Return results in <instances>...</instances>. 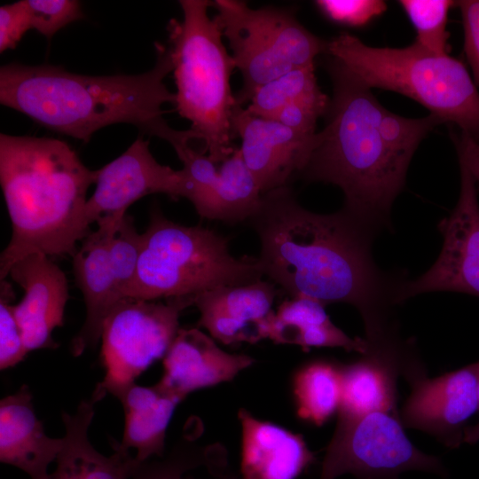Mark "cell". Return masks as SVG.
<instances>
[{"label":"cell","instance_id":"e575fe53","mask_svg":"<svg viewBox=\"0 0 479 479\" xmlns=\"http://www.w3.org/2000/svg\"><path fill=\"white\" fill-rule=\"evenodd\" d=\"M32 28L26 0L0 7V51L14 49L26 32Z\"/></svg>","mask_w":479,"mask_h":479},{"label":"cell","instance_id":"9c48e42d","mask_svg":"<svg viewBox=\"0 0 479 479\" xmlns=\"http://www.w3.org/2000/svg\"><path fill=\"white\" fill-rule=\"evenodd\" d=\"M410 470L447 475L438 457L412 444L398 415L373 412L338 418L319 479H336L345 474L357 479H400L402 473Z\"/></svg>","mask_w":479,"mask_h":479},{"label":"cell","instance_id":"8992f818","mask_svg":"<svg viewBox=\"0 0 479 479\" xmlns=\"http://www.w3.org/2000/svg\"><path fill=\"white\" fill-rule=\"evenodd\" d=\"M183 19L169 20L167 30L177 86L176 109L192 123L216 164L236 147L232 115L237 106L230 79L236 68L222 41V32L208 14L212 2L181 0Z\"/></svg>","mask_w":479,"mask_h":479},{"label":"cell","instance_id":"44dd1931","mask_svg":"<svg viewBox=\"0 0 479 479\" xmlns=\"http://www.w3.org/2000/svg\"><path fill=\"white\" fill-rule=\"evenodd\" d=\"M27 385L0 402V461L25 472L30 479H49L63 438H51L37 419Z\"/></svg>","mask_w":479,"mask_h":479},{"label":"cell","instance_id":"74e56055","mask_svg":"<svg viewBox=\"0 0 479 479\" xmlns=\"http://www.w3.org/2000/svg\"><path fill=\"white\" fill-rule=\"evenodd\" d=\"M477 365V400H478V411H479V362H476ZM479 442V421L470 427H467L464 433L463 443L475 444Z\"/></svg>","mask_w":479,"mask_h":479},{"label":"cell","instance_id":"f35d334b","mask_svg":"<svg viewBox=\"0 0 479 479\" xmlns=\"http://www.w3.org/2000/svg\"><path fill=\"white\" fill-rule=\"evenodd\" d=\"M478 144V143H477Z\"/></svg>","mask_w":479,"mask_h":479},{"label":"cell","instance_id":"7a4b0ae2","mask_svg":"<svg viewBox=\"0 0 479 479\" xmlns=\"http://www.w3.org/2000/svg\"><path fill=\"white\" fill-rule=\"evenodd\" d=\"M326 67L333 83L327 122L300 175L340 187L342 208L377 232L391 225L392 204L419 144L443 122L431 114L397 115L339 60L332 58Z\"/></svg>","mask_w":479,"mask_h":479},{"label":"cell","instance_id":"7402d4cb","mask_svg":"<svg viewBox=\"0 0 479 479\" xmlns=\"http://www.w3.org/2000/svg\"><path fill=\"white\" fill-rule=\"evenodd\" d=\"M99 400L91 396L80 403L74 414L62 412L66 434L56 459V468L49 479H131L140 464L116 442L114 452L105 456L91 444L88 431Z\"/></svg>","mask_w":479,"mask_h":479},{"label":"cell","instance_id":"f1b7e54d","mask_svg":"<svg viewBox=\"0 0 479 479\" xmlns=\"http://www.w3.org/2000/svg\"><path fill=\"white\" fill-rule=\"evenodd\" d=\"M399 4L416 29V43L436 55H449L446 29L450 0H401Z\"/></svg>","mask_w":479,"mask_h":479},{"label":"cell","instance_id":"4316f807","mask_svg":"<svg viewBox=\"0 0 479 479\" xmlns=\"http://www.w3.org/2000/svg\"><path fill=\"white\" fill-rule=\"evenodd\" d=\"M226 453L223 446L215 444L200 446L194 440L184 439L167 456L141 462L131 479H188L191 470L224 461ZM213 479H238L232 474L216 475Z\"/></svg>","mask_w":479,"mask_h":479},{"label":"cell","instance_id":"cb8c5ba5","mask_svg":"<svg viewBox=\"0 0 479 479\" xmlns=\"http://www.w3.org/2000/svg\"><path fill=\"white\" fill-rule=\"evenodd\" d=\"M323 302L298 296L284 300L275 311L269 339L276 344H293L304 351L312 348H342L365 354V339L352 338L336 326Z\"/></svg>","mask_w":479,"mask_h":479},{"label":"cell","instance_id":"2e32d148","mask_svg":"<svg viewBox=\"0 0 479 479\" xmlns=\"http://www.w3.org/2000/svg\"><path fill=\"white\" fill-rule=\"evenodd\" d=\"M24 290L14 316L29 351L54 349L52 331L62 326L68 300V283L64 271L43 253L29 254L15 262L8 274Z\"/></svg>","mask_w":479,"mask_h":479},{"label":"cell","instance_id":"836d02e7","mask_svg":"<svg viewBox=\"0 0 479 479\" xmlns=\"http://www.w3.org/2000/svg\"><path fill=\"white\" fill-rule=\"evenodd\" d=\"M316 4L330 20L352 27L365 25L387 9L381 0H318Z\"/></svg>","mask_w":479,"mask_h":479},{"label":"cell","instance_id":"8fae6325","mask_svg":"<svg viewBox=\"0 0 479 479\" xmlns=\"http://www.w3.org/2000/svg\"><path fill=\"white\" fill-rule=\"evenodd\" d=\"M460 192L452 213L438 224L444 242L433 265L415 279L404 280L397 303L429 292H458L479 297V203L476 181L459 161Z\"/></svg>","mask_w":479,"mask_h":479},{"label":"cell","instance_id":"ffe728a7","mask_svg":"<svg viewBox=\"0 0 479 479\" xmlns=\"http://www.w3.org/2000/svg\"><path fill=\"white\" fill-rule=\"evenodd\" d=\"M242 479H296L315 454L303 436L240 409Z\"/></svg>","mask_w":479,"mask_h":479},{"label":"cell","instance_id":"4fadbf2b","mask_svg":"<svg viewBox=\"0 0 479 479\" xmlns=\"http://www.w3.org/2000/svg\"><path fill=\"white\" fill-rule=\"evenodd\" d=\"M96 173V187L85 208L90 225L104 217L121 220L130 205L149 194L183 198V170L159 163L143 136Z\"/></svg>","mask_w":479,"mask_h":479},{"label":"cell","instance_id":"f546056e","mask_svg":"<svg viewBox=\"0 0 479 479\" xmlns=\"http://www.w3.org/2000/svg\"><path fill=\"white\" fill-rule=\"evenodd\" d=\"M140 249L141 234L137 232L132 217L125 215L108 244L111 267L122 299L135 279Z\"/></svg>","mask_w":479,"mask_h":479},{"label":"cell","instance_id":"d6a6232c","mask_svg":"<svg viewBox=\"0 0 479 479\" xmlns=\"http://www.w3.org/2000/svg\"><path fill=\"white\" fill-rule=\"evenodd\" d=\"M330 99L322 91L297 98L286 106L271 120L305 135H315L318 117L324 115Z\"/></svg>","mask_w":479,"mask_h":479},{"label":"cell","instance_id":"d6986e66","mask_svg":"<svg viewBox=\"0 0 479 479\" xmlns=\"http://www.w3.org/2000/svg\"><path fill=\"white\" fill-rule=\"evenodd\" d=\"M255 363L245 354H231L198 328H180L163 357L158 384L180 401L190 393L231 381Z\"/></svg>","mask_w":479,"mask_h":479},{"label":"cell","instance_id":"4dcf8cb0","mask_svg":"<svg viewBox=\"0 0 479 479\" xmlns=\"http://www.w3.org/2000/svg\"><path fill=\"white\" fill-rule=\"evenodd\" d=\"M31 26L51 39L69 23L83 19L81 4L76 0H26Z\"/></svg>","mask_w":479,"mask_h":479},{"label":"cell","instance_id":"5bb4252c","mask_svg":"<svg viewBox=\"0 0 479 479\" xmlns=\"http://www.w3.org/2000/svg\"><path fill=\"white\" fill-rule=\"evenodd\" d=\"M408 382L411 394L399 414L403 426L430 434L446 447H459L467 421L478 411L476 363L435 378L423 373Z\"/></svg>","mask_w":479,"mask_h":479},{"label":"cell","instance_id":"8d00e7d4","mask_svg":"<svg viewBox=\"0 0 479 479\" xmlns=\"http://www.w3.org/2000/svg\"><path fill=\"white\" fill-rule=\"evenodd\" d=\"M454 141L459 160L467 165L476 183L479 184V144L464 132L455 137Z\"/></svg>","mask_w":479,"mask_h":479},{"label":"cell","instance_id":"9a60e30c","mask_svg":"<svg viewBox=\"0 0 479 479\" xmlns=\"http://www.w3.org/2000/svg\"><path fill=\"white\" fill-rule=\"evenodd\" d=\"M232 128L241 139L242 158L263 194L288 186L306 167L317 140V133H300L241 106L234 109Z\"/></svg>","mask_w":479,"mask_h":479},{"label":"cell","instance_id":"30bf717a","mask_svg":"<svg viewBox=\"0 0 479 479\" xmlns=\"http://www.w3.org/2000/svg\"><path fill=\"white\" fill-rule=\"evenodd\" d=\"M166 302L124 298L106 318L100 340L106 373L93 392L101 400L116 398L157 359L164 357L179 328V315L191 306L183 300Z\"/></svg>","mask_w":479,"mask_h":479},{"label":"cell","instance_id":"5b68a950","mask_svg":"<svg viewBox=\"0 0 479 479\" xmlns=\"http://www.w3.org/2000/svg\"><path fill=\"white\" fill-rule=\"evenodd\" d=\"M263 277L257 257L232 255L224 235L175 223L153 208L141 234L137 273L126 298L183 300L194 305L208 290L248 285Z\"/></svg>","mask_w":479,"mask_h":479},{"label":"cell","instance_id":"1f68e13d","mask_svg":"<svg viewBox=\"0 0 479 479\" xmlns=\"http://www.w3.org/2000/svg\"><path fill=\"white\" fill-rule=\"evenodd\" d=\"M1 280L0 301V368L5 370L21 362L28 350L21 329L9 303L12 290L9 284Z\"/></svg>","mask_w":479,"mask_h":479},{"label":"cell","instance_id":"ba28073f","mask_svg":"<svg viewBox=\"0 0 479 479\" xmlns=\"http://www.w3.org/2000/svg\"><path fill=\"white\" fill-rule=\"evenodd\" d=\"M213 17L232 49L242 75L235 96L241 106L270 81L297 68L313 67L326 53V40L305 28L288 10L274 6L253 9L244 1L216 0Z\"/></svg>","mask_w":479,"mask_h":479},{"label":"cell","instance_id":"e0dca14e","mask_svg":"<svg viewBox=\"0 0 479 479\" xmlns=\"http://www.w3.org/2000/svg\"><path fill=\"white\" fill-rule=\"evenodd\" d=\"M277 293L274 283L263 279L208 290L194 302L200 311L198 326L225 345L269 339Z\"/></svg>","mask_w":479,"mask_h":479},{"label":"cell","instance_id":"52a82bcc","mask_svg":"<svg viewBox=\"0 0 479 479\" xmlns=\"http://www.w3.org/2000/svg\"><path fill=\"white\" fill-rule=\"evenodd\" d=\"M326 53L371 89L416 100L479 144V91L459 60L434 54L416 42L404 48L372 47L348 33L326 40Z\"/></svg>","mask_w":479,"mask_h":479},{"label":"cell","instance_id":"484cf974","mask_svg":"<svg viewBox=\"0 0 479 479\" xmlns=\"http://www.w3.org/2000/svg\"><path fill=\"white\" fill-rule=\"evenodd\" d=\"M298 418L322 426L338 412L342 394V365L326 359L310 361L293 377Z\"/></svg>","mask_w":479,"mask_h":479},{"label":"cell","instance_id":"d4e9b609","mask_svg":"<svg viewBox=\"0 0 479 479\" xmlns=\"http://www.w3.org/2000/svg\"><path fill=\"white\" fill-rule=\"evenodd\" d=\"M399 375L380 357L365 353L353 363L342 365V394L338 418L373 412H397Z\"/></svg>","mask_w":479,"mask_h":479},{"label":"cell","instance_id":"d590c367","mask_svg":"<svg viewBox=\"0 0 479 479\" xmlns=\"http://www.w3.org/2000/svg\"><path fill=\"white\" fill-rule=\"evenodd\" d=\"M458 5L462 16L465 53L474 82L479 86V0H462Z\"/></svg>","mask_w":479,"mask_h":479},{"label":"cell","instance_id":"ac0fdd59","mask_svg":"<svg viewBox=\"0 0 479 479\" xmlns=\"http://www.w3.org/2000/svg\"><path fill=\"white\" fill-rule=\"evenodd\" d=\"M121 220L109 217L98 220V229L82 240L73 255L75 283L86 306L84 324L71 345L75 357L98 342L106 318L122 300L108 254L110 239Z\"/></svg>","mask_w":479,"mask_h":479},{"label":"cell","instance_id":"603a6c76","mask_svg":"<svg viewBox=\"0 0 479 479\" xmlns=\"http://www.w3.org/2000/svg\"><path fill=\"white\" fill-rule=\"evenodd\" d=\"M117 399L123 407L124 429L122 442L116 444L126 451L134 449L140 463L164 456L167 428L181 401L158 383L150 387L133 383Z\"/></svg>","mask_w":479,"mask_h":479},{"label":"cell","instance_id":"3957f363","mask_svg":"<svg viewBox=\"0 0 479 479\" xmlns=\"http://www.w3.org/2000/svg\"><path fill=\"white\" fill-rule=\"evenodd\" d=\"M155 50L153 67L139 75H85L51 65H4L0 102L84 142L104 127L128 123L166 140L177 151L200 137L191 129L174 130L164 120L162 106L176 104V93L164 83L173 60L169 47L156 43Z\"/></svg>","mask_w":479,"mask_h":479},{"label":"cell","instance_id":"7c38bea8","mask_svg":"<svg viewBox=\"0 0 479 479\" xmlns=\"http://www.w3.org/2000/svg\"><path fill=\"white\" fill-rule=\"evenodd\" d=\"M176 153L183 163V198L191 201L201 218L236 224L247 221L255 213L263 193L239 148L219 167L191 145Z\"/></svg>","mask_w":479,"mask_h":479},{"label":"cell","instance_id":"6da1fadb","mask_svg":"<svg viewBox=\"0 0 479 479\" xmlns=\"http://www.w3.org/2000/svg\"><path fill=\"white\" fill-rule=\"evenodd\" d=\"M247 222L259 240L263 276L290 297L352 305L367 342L397 330L391 310L404 279L376 265L371 250L376 232L357 217L343 208L312 212L285 186L263 193Z\"/></svg>","mask_w":479,"mask_h":479},{"label":"cell","instance_id":"83f0119b","mask_svg":"<svg viewBox=\"0 0 479 479\" xmlns=\"http://www.w3.org/2000/svg\"><path fill=\"white\" fill-rule=\"evenodd\" d=\"M320 91L314 66L297 68L259 87L247 109L259 117L273 119L290 102Z\"/></svg>","mask_w":479,"mask_h":479},{"label":"cell","instance_id":"277c9868","mask_svg":"<svg viewBox=\"0 0 479 479\" xmlns=\"http://www.w3.org/2000/svg\"><path fill=\"white\" fill-rule=\"evenodd\" d=\"M96 177L65 141L0 134V185L12 224L1 280L32 253L73 257L91 232L85 208Z\"/></svg>","mask_w":479,"mask_h":479}]
</instances>
